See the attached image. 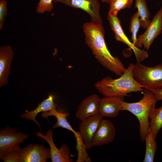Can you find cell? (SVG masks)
I'll use <instances>...</instances> for the list:
<instances>
[{
  "label": "cell",
  "instance_id": "obj_1",
  "mask_svg": "<svg viewBox=\"0 0 162 162\" xmlns=\"http://www.w3.org/2000/svg\"><path fill=\"white\" fill-rule=\"evenodd\" d=\"M85 42L98 62L104 67L120 76L126 70L119 59L111 54L104 39L105 31L102 24L91 22L83 25Z\"/></svg>",
  "mask_w": 162,
  "mask_h": 162
},
{
  "label": "cell",
  "instance_id": "obj_2",
  "mask_svg": "<svg viewBox=\"0 0 162 162\" xmlns=\"http://www.w3.org/2000/svg\"><path fill=\"white\" fill-rule=\"evenodd\" d=\"M134 65L130 63L119 78L113 79L107 76L98 81L95 84L96 88L104 97H124L131 92L145 91L133 77Z\"/></svg>",
  "mask_w": 162,
  "mask_h": 162
},
{
  "label": "cell",
  "instance_id": "obj_3",
  "mask_svg": "<svg viewBox=\"0 0 162 162\" xmlns=\"http://www.w3.org/2000/svg\"><path fill=\"white\" fill-rule=\"evenodd\" d=\"M157 101L154 93L151 90L144 91L143 96L140 101L128 103L124 100L121 103V111H128L137 118L140 124V135L141 140L144 142L150 126L149 116L152 107L155 106Z\"/></svg>",
  "mask_w": 162,
  "mask_h": 162
},
{
  "label": "cell",
  "instance_id": "obj_4",
  "mask_svg": "<svg viewBox=\"0 0 162 162\" xmlns=\"http://www.w3.org/2000/svg\"><path fill=\"white\" fill-rule=\"evenodd\" d=\"M132 73L136 81L146 90L162 88V64L148 67L136 62Z\"/></svg>",
  "mask_w": 162,
  "mask_h": 162
},
{
  "label": "cell",
  "instance_id": "obj_5",
  "mask_svg": "<svg viewBox=\"0 0 162 162\" xmlns=\"http://www.w3.org/2000/svg\"><path fill=\"white\" fill-rule=\"evenodd\" d=\"M28 135L17 131L15 128L8 126L0 130V159L1 160L9 152L19 150L20 144L27 139Z\"/></svg>",
  "mask_w": 162,
  "mask_h": 162
},
{
  "label": "cell",
  "instance_id": "obj_6",
  "mask_svg": "<svg viewBox=\"0 0 162 162\" xmlns=\"http://www.w3.org/2000/svg\"><path fill=\"white\" fill-rule=\"evenodd\" d=\"M107 17L111 28L114 34L116 39L118 41L126 44L133 50L137 62H141L149 57L148 54L146 51L136 47L130 41L123 31L117 15H114L108 12Z\"/></svg>",
  "mask_w": 162,
  "mask_h": 162
},
{
  "label": "cell",
  "instance_id": "obj_7",
  "mask_svg": "<svg viewBox=\"0 0 162 162\" xmlns=\"http://www.w3.org/2000/svg\"><path fill=\"white\" fill-rule=\"evenodd\" d=\"M53 3H61L75 8L81 9L89 14L91 22L102 24L99 0H53Z\"/></svg>",
  "mask_w": 162,
  "mask_h": 162
},
{
  "label": "cell",
  "instance_id": "obj_8",
  "mask_svg": "<svg viewBox=\"0 0 162 162\" xmlns=\"http://www.w3.org/2000/svg\"><path fill=\"white\" fill-rule=\"evenodd\" d=\"M19 151L20 162H46L51 158L50 149L42 144H29Z\"/></svg>",
  "mask_w": 162,
  "mask_h": 162
},
{
  "label": "cell",
  "instance_id": "obj_9",
  "mask_svg": "<svg viewBox=\"0 0 162 162\" xmlns=\"http://www.w3.org/2000/svg\"><path fill=\"white\" fill-rule=\"evenodd\" d=\"M36 134L37 136L45 140L49 145L52 162H74L70 157V151L67 144H62L59 148L56 146L53 139L52 129H48L45 135L39 132H36Z\"/></svg>",
  "mask_w": 162,
  "mask_h": 162
},
{
  "label": "cell",
  "instance_id": "obj_10",
  "mask_svg": "<svg viewBox=\"0 0 162 162\" xmlns=\"http://www.w3.org/2000/svg\"><path fill=\"white\" fill-rule=\"evenodd\" d=\"M103 117L99 114L81 121L79 124V132L87 149H89L92 147L93 137Z\"/></svg>",
  "mask_w": 162,
  "mask_h": 162
},
{
  "label": "cell",
  "instance_id": "obj_11",
  "mask_svg": "<svg viewBox=\"0 0 162 162\" xmlns=\"http://www.w3.org/2000/svg\"><path fill=\"white\" fill-rule=\"evenodd\" d=\"M162 32V7L157 12L146 31L138 37L140 43L148 50L154 39Z\"/></svg>",
  "mask_w": 162,
  "mask_h": 162
},
{
  "label": "cell",
  "instance_id": "obj_12",
  "mask_svg": "<svg viewBox=\"0 0 162 162\" xmlns=\"http://www.w3.org/2000/svg\"><path fill=\"white\" fill-rule=\"evenodd\" d=\"M116 135V129L113 123L109 120L103 118L93 137L92 147L100 146L112 142Z\"/></svg>",
  "mask_w": 162,
  "mask_h": 162
},
{
  "label": "cell",
  "instance_id": "obj_13",
  "mask_svg": "<svg viewBox=\"0 0 162 162\" xmlns=\"http://www.w3.org/2000/svg\"><path fill=\"white\" fill-rule=\"evenodd\" d=\"M100 99L96 94H92L84 98L78 106L76 116L82 121L99 114Z\"/></svg>",
  "mask_w": 162,
  "mask_h": 162
},
{
  "label": "cell",
  "instance_id": "obj_14",
  "mask_svg": "<svg viewBox=\"0 0 162 162\" xmlns=\"http://www.w3.org/2000/svg\"><path fill=\"white\" fill-rule=\"evenodd\" d=\"M14 52L10 45L0 47V88L7 85Z\"/></svg>",
  "mask_w": 162,
  "mask_h": 162
},
{
  "label": "cell",
  "instance_id": "obj_15",
  "mask_svg": "<svg viewBox=\"0 0 162 162\" xmlns=\"http://www.w3.org/2000/svg\"><path fill=\"white\" fill-rule=\"evenodd\" d=\"M123 97H104L101 98L99 114L103 117L115 118L121 111Z\"/></svg>",
  "mask_w": 162,
  "mask_h": 162
},
{
  "label": "cell",
  "instance_id": "obj_16",
  "mask_svg": "<svg viewBox=\"0 0 162 162\" xmlns=\"http://www.w3.org/2000/svg\"><path fill=\"white\" fill-rule=\"evenodd\" d=\"M53 98L52 95H50L48 98L39 103L34 110L31 111L26 110L25 112L21 115V117L33 121L38 126L42 133L40 124L36 119V116L41 112H50L56 109L57 105L54 103Z\"/></svg>",
  "mask_w": 162,
  "mask_h": 162
},
{
  "label": "cell",
  "instance_id": "obj_17",
  "mask_svg": "<svg viewBox=\"0 0 162 162\" xmlns=\"http://www.w3.org/2000/svg\"><path fill=\"white\" fill-rule=\"evenodd\" d=\"M69 113H62L58 112L56 109L50 112H44L41 113V116L42 118H46L48 120V117L53 116L57 119V122L52 127L53 129L61 127L72 132L74 134L75 131L68 121L66 117L69 115Z\"/></svg>",
  "mask_w": 162,
  "mask_h": 162
},
{
  "label": "cell",
  "instance_id": "obj_18",
  "mask_svg": "<svg viewBox=\"0 0 162 162\" xmlns=\"http://www.w3.org/2000/svg\"><path fill=\"white\" fill-rule=\"evenodd\" d=\"M150 120V128L153 135L156 139L159 130L162 128V105L158 108L154 106L151 108L149 116Z\"/></svg>",
  "mask_w": 162,
  "mask_h": 162
},
{
  "label": "cell",
  "instance_id": "obj_19",
  "mask_svg": "<svg viewBox=\"0 0 162 162\" xmlns=\"http://www.w3.org/2000/svg\"><path fill=\"white\" fill-rule=\"evenodd\" d=\"M146 152L144 162H153L156 151L157 143L156 139L154 137L149 127L145 139Z\"/></svg>",
  "mask_w": 162,
  "mask_h": 162
},
{
  "label": "cell",
  "instance_id": "obj_20",
  "mask_svg": "<svg viewBox=\"0 0 162 162\" xmlns=\"http://www.w3.org/2000/svg\"><path fill=\"white\" fill-rule=\"evenodd\" d=\"M135 7L137 9L140 26L146 29L151 22L150 14L145 0H135Z\"/></svg>",
  "mask_w": 162,
  "mask_h": 162
},
{
  "label": "cell",
  "instance_id": "obj_21",
  "mask_svg": "<svg viewBox=\"0 0 162 162\" xmlns=\"http://www.w3.org/2000/svg\"><path fill=\"white\" fill-rule=\"evenodd\" d=\"M140 27L139 16L137 12L132 16L130 22L129 30L131 33V40L136 47L139 48L142 46L140 44L137 38V33Z\"/></svg>",
  "mask_w": 162,
  "mask_h": 162
},
{
  "label": "cell",
  "instance_id": "obj_22",
  "mask_svg": "<svg viewBox=\"0 0 162 162\" xmlns=\"http://www.w3.org/2000/svg\"><path fill=\"white\" fill-rule=\"evenodd\" d=\"M133 0H110L109 12L114 15H117L118 12L126 8H130Z\"/></svg>",
  "mask_w": 162,
  "mask_h": 162
},
{
  "label": "cell",
  "instance_id": "obj_23",
  "mask_svg": "<svg viewBox=\"0 0 162 162\" xmlns=\"http://www.w3.org/2000/svg\"><path fill=\"white\" fill-rule=\"evenodd\" d=\"M53 0H39L36 8L37 12L42 14L51 12L53 8Z\"/></svg>",
  "mask_w": 162,
  "mask_h": 162
},
{
  "label": "cell",
  "instance_id": "obj_24",
  "mask_svg": "<svg viewBox=\"0 0 162 162\" xmlns=\"http://www.w3.org/2000/svg\"><path fill=\"white\" fill-rule=\"evenodd\" d=\"M8 2L6 0H0V29L2 30L6 20L8 11Z\"/></svg>",
  "mask_w": 162,
  "mask_h": 162
},
{
  "label": "cell",
  "instance_id": "obj_25",
  "mask_svg": "<svg viewBox=\"0 0 162 162\" xmlns=\"http://www.w3.org/2000/svg\"><path fill=\"white\" fill-rule=\"evenodd\" d=\"M4 162H20L19 150H13L7 153L3 158Z\"/></svg>",
  "mask_w": 162,
  "mask_h": 162
},
{
  "label": "cell",
  "instance_id": "obj_26",
  "mask_svg": "<svg viewBox=\"0 0 162 162\" xmlns=\"http://www.w3.org/2000/svg\"><path fill=\"white\" fill-rule=\"evenodd\" d=\"M151 91L154 94L157 101L162 100V88L155 89Z\"/></svg>",
  "mask_w": 162,
  "mask_h": 162
},
{
  "label": "cell",
  "instance_id": "obj_27",
  "mask_svg": "<svg viewBox=\"0 0 162 162\" xmlns=\"http://www.w3.org/2000/svg\"><path fill=\"white\" fill-rule=\"evenodd\" d=\"M102 2L109 4L110 3V0H101Z\"/></svg>",
  "mask_w": 162,
  "mask_h": 162
}]
</instances>
